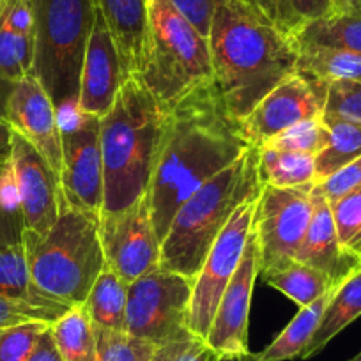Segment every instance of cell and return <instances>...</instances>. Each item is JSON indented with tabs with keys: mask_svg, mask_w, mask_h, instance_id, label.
<instances>
[{
	"mask_svg": "<svg viewBox=\"0 0 361 361\" xmlns=\"http://www.w3.org/2000/svg\"><path fill=\"white\" fill-rule=\"evenodd\" d=\"M252 145L232 117L214 82L197 87L170 106L158 166L149 190V211L159 241L173 214L209 179Z\"/></svg>",
	"mask_w": 361,
	"mask_h": 361,
	"instance_id": "obj_1",
	"label": "cell"
},
{
	"mask_svg": "<svg viewBox=\"0 0 361 361\" xmlns=\"http://www.w3.org/2000/svg\"><path fill=\"white\" fill-rule=\"evenodd\" d=\"M207 41L213 82L238 121L296 75V43L248 0H218Z\"/></svg>",
	"mask_w": 361,
	"mask_h": 361,
	"instance_id": "obj_2",
	"label": "cell"
},
{
	"mask_svg": "<svg viewBox=\"0 0 361 361\" xmlns=\"http://www.w3.org/2000/svg\"><path fill=\"white\" fill-rule=\"evenodd\" d=\"M169 116V106L137 75L124 80L112 109L99 119L105 172L102 214L121 213L149 195Z\"/></svg>",
	"mask_w": 361,
	"mask_h": 361,
	"instance_id": "obj_3",
	"label": "cell"
},
{
	"mask_svg": "<svg viewBox=\"0 0 361 361\" xmlns=\"http://www.w3.org/2000/svg\"><path fill=\"white\" fill-rule=\"evenodd\" d=\"M257 163L259 149L250 147L177 209L161 241V269L195 279L234 211L246 200L260 195L262 185Z\"/></svg>",
	"mask_w": 361,
	"mask_h": 361,
	"instance_id": "obj_4",
	"label": "cell"
},
{
	"mask_svg": "<svg viewBox=\"0 0 361 361\" xmlns=\"http://www.w3.org/2000/svg\"><path fill=\"white\" fill-rule=\"evenodd\" d=\"M25 259L34 283L51 300L83 305L106 266L99 220L62 199L59 218L47 234L23 231Z\"/></svg>",
	"mask_w": 361,
	"mask_h": 361,
	"instance_id": "obj_5",
	"label": "cell"
},
{
	"mask_svg": "<svg viewBox=\"0 0 361 361\" xmlns=\"http://www.w3.org/2000/svg\"><path fill=\"white\" fill-rule=\"evenodd\" d=\"M34 18L32 73L55 109L78 106L80 80L96 8L92 0H29Z\"/></svg>",
	"mask_w": 361,
	"mask_h": 361,
	"instance_id": "obj_6",
	"label": "cell"
},
{
	"mask_svg": "<svg viewBox=\"0 0 361 361\" xmlns=\"http://www.w3.org/2000/svg\"><path fill=\"white\" fill-rule=\"evenodd\" d=\"M138 78L165 106L213 82L209 41L170 0L149 2V34Z\"/></svg>",
	"mask_w": 361,
	"mask_h": 361,
	"instance_id": "obj_7",
	"label": "cell"
},
{
	"mask_svg": "<svg viewBox=\"0 0 361 361\" xmlns=\"http://www.w3.org/2000/svg\"><path fill=\"white\" fill-rule=\"evenodd\" d=\"M192 290V279L161 267L128 283V335L156 345L195 336L188 329Z\"/></svg>",
	"mask_w": 361,
	"mask_h": 361,
	"instance_id": "obj_8",
	"label": "cell"
},
{
	"mask_svg": "<svg viewBox=\"0 0 361 361\" xmlns=\"http://www.w3.org/2000/svg\"><path fill=\"white\" fill-rule=\"evenodd\" d=\"M57 114L62 135L61 185L64 199L69 206L99 220L105 199L99 117L83 114L78 106Z\"/></svg>",
	"mask_w": 361,
	"mask_h": 361,
	"instance_id": "obj_9",
	"label": "cell"
},
{
	"mask_svg": "<svg viewBox=\"0 0 361 361\" xmlns=\"http://www.w3.org/2000/svg\"><path fill=\"white\" fill-rule=\"evenodd\" d=\"M314 186H262L253 213V235L257 241L260 273L294 260L312 220Z\"/></svg>",
	"mask_w": 361,
	"mask_h": 361,
	"instance_id": "obj_10",
	"label": "cell"
},
{
	"mask_svg": "<svg viewBox=\"0 0 361 361\" xmlns=\"http://www.w3.org/2000/svg\"><path fill=\"white\" fill-rule=\"evenodd\" d=\"M257 199L246 200L234 211L228 224L211 246L200 271L193 279L188 329L204 342L213 324L218 303L241 262L246 241L252 234Z\"/></svg>",
	"mask_w": 361,
	"mask_h": 361,
	"instance_id": "obj_11",
	"label": "cell"
},
{
	"mask_svg": "<svg viewBox=\"0 0 361 361\" xmlns=\"http://www.w3.org/2000/svg\"><path fill=\"white\" fill-rule=\"evenodd\" d=\"M99 239L106 266L126 283L159 267L161 241L152 224L149 197L121 213L102 214Z\"/></svg>",
	"mask_w": 361,
	"mask_h": 361,
	"instance_id": "obj_12",
	"label": "cell"
},
{
	"mask_svg": "<svg viewBox=\"0 0 361 361\" xmlns=\"http://www.w3.org/2000/svg\"><path fill=\"white\" fill-rule=\"evenodd\" d=\"M326 96L303 76L293 75L271 90L241 121L243 135L252 147H262L269 138L324 114Z\"/></svg>",
	"mask_w": 361,
	"mask_h": 361,
	"instance_id": "obj_13",
	"label": "cell"
},
{
	"mask_svg": "<svg viewBox=\"0 0 361 361\" xmlns=\"http://www.w3.org/2000/svg\"><path fill=\"white\" fill-rule=\"evenodd\" d=\"M11 165L22 200L25 231L47 234L59 218L64 199L61 177L27 138L13 131Z\"/></svg>",
	"mask_w": 361,
	"mask_h": 361,
	"instance_id": "obj_14",
	"label": "cell"
},
{
	"mask_svg": "<svg viewBox=\"0 0 361 361\" xmlns=\"http://www.w3.org/2000/svg\"><path fill=\"white\" fill-rule=\"evenodd\" d=\"M259 273V253H257V241L252 228V234L246 241L241 262H239L234 276L228 282L227 289H225L224 296L218 303L213 324H211L206 338L207 345L220 356H225V354H238V356L250 354V303H252L253 286H255Z\"/></svg>",
	"mask_w": 361,
	"mask_h": 361,
	"instance_id": "obj_15",
	"label": "cell"
},
{
	"mask_svg": "<svg viewBox=\"0 0 361 361\" xmlns=\"http://www.w3.org/2000/svg\"><path fill=\"white\" fill-rule=\"evenodd\" d=\"M6 121L13 131L27 138L47 158L61 177L62 135L59 114L44 87L32 73H27L13 85Z\"/></svg>",
	"mask_w": 361,
	"mask_h": 361,
	"instance_id": "obj_16",
	"label": "cell"
},
{
	"mask_svg": "<svg viewBox=\"0 0 361 361\" xmlns=\"http://www.w3.org/2000/svg\"><path fill=\"white\" fill-rule=\"evenodd\" d=\"M124 82L119 54L105 18L96 9L80 80L78 109L83 114L105 117L112 109Z\"/></svg>",
	"mask_w": 361,
	"mask_h": 361,
	"instance_id": "obj_17",
	"label": "cell"
},
{
	"mask_svg": "<svg viewBox=\"0 0 361 361\" xmlns=\"http://www.w3.org/2000/svg\"><path fill=\"white\" fill-rule=\"evenodd\" d=\"M312 204V220L294 260L322 271L333 283L340 286L353 273L361 269V257L347 252L340 245L329 202L314 188Z\"/></svg>",
	"mask_w": 361,
	"mask_h": 361,
	"instance_id": "obj_18",
	"label": "cell"
},
{
	"mask_svg": "<svg viewBox=\"0 0 361 361\" xmlns=\"http://www.w3.org/2000/svg\"><path fill=\"white\" fill-rule=\"evenodd\" d=\"M105 18L119 54L124 80L138 75L144 66L149 34L147 0H92Z\"/></svg>",
	"mask_w": 361,
	"mask_h": 361,
	"instance_id": "obj_19",
	"label": "cell"
},
{
	"mask_svg": "<svg viewBox=\"0 0 361 361\" xmlns=\"http://www.w3.org/2000/svg\"><path fill=\"white\" fill-rule=\"evenodd\" d=\"M298 48H333L361 55V0L345 11L308 23L293 37Z\"/></svg>",
	"mask_w": 361,
	"mask_h": 361,
	"instance_id": "obj_20",
	"label": "cell"
},
{
	"mask_svg": "<svg viewBox=\"0 0 361 361\" xmlns=\"http://www.w3.org/2000/svg\"><path fill=\"white\" fill-rule=\"evenodd\" d=\"M296 75L326 96L331 83H361V55L333 48H298Z\"/></svg>",
	"mask_w": 361,
	"mask_h": 361,
	"instance_id": "obj_21",
	"label": "cell"
},
{
	"mask_svg": "<svg viewBox=\"0 0 361 361\" xmlns=\"http://www.w3.org/2000/svg\"><path fill=\"white\" fill-rule=\"evenodd\" d=\"M0 298L36 305L61 314H66L71 308L69 305L51 300L34 283L23 243L0 246Z\"/></svg>",
	"mask_w": 361,
	"mask_h": 361,
	"instance_id": "obj_22",
	"label": "cell"
},
{
	"mask_svg": "<svg viewBox=\"0 0 361 361\" xmlns=\"http://www.w3.org/2000/svg\"><path fill=\"white\" fill-rule=\"evenodd\" d=\"M361 315V269L343 280L333 293L317 331L314 333L312 340L305 350L301 353V360L315 356L321 353L342 329H345L350 322L356 321Z\"/></svg>",
	"mask_w": 361,
	"mask_h": 361,
	"instance_id": "obj_23",
	"label": "cell"
},
{
	"mask_svg": "<svg viewBox=\"0 0 361 361\" xmlns=\"http://www.w3.org/2000/svg\"><path fill=\"white\" fill-rule=\"evenodd\" d=\"M126 305L128 283L105 266L82 307L96 329L126 333Z\"/></svg>",
	"mask_w": 361,
	"mask_h": 361,
	"instance_id": "obj_24",
	"label": "cell"
},
{
	"mask_svg": "<svg viewBox=\"0 0 361 361\" xmlns=\"http://www.w3.org/2000/svg\"><path fill=\"white\" fill-rule=\"evenodd\" d=\"M338 287V286H336ZM335 287V289H336ZM335 289L326 293L324 296L319 298L314 303L307 305V307L300 308L296 317L287 324V328L276 336L269 345L260 353L253 354L255 361H289L294 357H300L305 347L312 340L314 333L317 331L319 322H321L322 314H324L326 307H328L329 300H331Z\"/></svg>",
	"mask_w": 361,
	"mask_h": 361,
	"instance_id": "obj_25",
	"label": "cell"
},
{
	"mask_svg": "<svg viewBox=\"0 0 361 361\" xmlns=\"http://www.w3.org/2000/svg\"><path fill=\"white\" fill-rule=\"evenodd\" d=\"M260 275L267 286L286 294L300 308L314 303L336 287V283H333L322 271L298 262V260H289L286 264L271 267V269L262 271Z\"/></svg>",
	"mask_w": 361,
	"mask_h": 361,
	"instance_id": "obj_26",
	"label": "cell"
},
{
	"mask_svg": "<svg viewBox=\"0 0 361 361\" xmlns=\"http://www.w3.org/2000/svg\"><path fill=\"white\" fill-rule=\"evenodd\" d=\"M260 185L276 188H301L315 185V156L303 152L259 147Z\"/></svg>",
	"mask_w": 361,
	"mask_h": 361,
	"instance_id": "obj_27",
	"label": "cell"
},
{
	"mask_svg": "<svg viewBox=\"0 0 361 361\" xmlns=\"http://www.w3.org/2000/svg\"><path fill=\"white\" fill-rule=\"evenodd\" d=\"M329 142L315 156V185L328 179L361 156V123L345 117H322Z\"/></svg>",
	"mask_w": 361,
	"mask_h": 361,
	"instance_id": "obj_28",
	"label": "cell"
},
{
	"mask_svg": "<svg viewBox=\"0 0 361 361\" xmlns=\"http://www.w3.org/2000/svg\"><path fill=\"white\" fill-rule=\"evenodd\" d=\"M62 361H96L98 338L82 305L71 307L50 326Z\"/></svg>",
	"mask_w": 361,
	"mask_h": 361,
	"instance_id": "obj_29",
	"label": "cell"
},
{
	"mask_svg": "<svg viewBox=\"0 0 361 361\" xmlns=\"http://www.w3.org/2000/svg\"><path fill=\"white\" fill-rule=\"evenodd\" d=\"M4 4L0 8V76L16 83L32 69L34 36H20L9 27Z\"/></svg>",
	"mask_w": 361,
	"mask_h": 361,
	"instance_id": "obj_30",
	"label": "cell"
},
{
	"mask_svg": "<svg viewBox=\"0 0 361 361\" xmlns=\"http://www.w3.org/2000/svg\"><path fill=\"white\" fill-rule=\"evenodd\" d=\"M329 142V130L324 119H310L282 131L276 137L269 138L262 147L280 149V151L303 152V154L317 156Z\"/></svg>",
	"mask_w": 361,
	"mask_h": 361,
	"instance_id": "obj_31",
	"label": "cell"
},
{
	"mask_svg": "<svg viewBox=\"0 0 361 361\" xmlns=\"http://www.w3.org/2000/svg\"><path fill=\"white\" fill-rule=\"evenodd\" d=\"M329 207L340 245L361 257V186L329 202Z\"/></svg>",
	"mask_w": 361,
	"mask_h": 361,
	"instance_id": "obj_32",
	"label": "cell"
},
{
	"mask_svg": "<svg viewBox=\"0 0 361 361\" xmlns=\"http://www.w3.org/2000/svg\"><path fill=\"white\" fill-rule=\"evenodd\" d=\"M335 11L331 0H276L275 25L293 39L308 23Z\"/></svg>",
	"mask_w": 361,
	"mask_h": 361,
	"instance_id": "obj_33",
	"label": "cell"
},
{
	"mask_svg": "<svg viewBox=\"0 0 361 361\" xmlns=\"http://www.w3.org/2000/svg\"><path fill=\"white\" fill-rule=\"evenodd\" d=\"M96 329V328H94ZM98 356L96 361H151L156 343L137 338L128 333L96 329Z\"/></svg>",
	"mask_w": 361,
	"mask_h": 361,
	"instance_id": "obj_34",
	"label": "cell"
},
{
	"mask_svg": "<svg viewBox=\"0 0 361 361\" xmlns=\"http://www.w3.org/2000/svg\"><path fill=\"white\" fill-rule=\"evenodd\" d=\"M50 322L30 321L0 328V361H27Z\"/></svg>",
	"mask_w": 361,
	"mask_h": 361,
	"instance_id": "obj_35",
	"label": "cell"
},
{
	"mask_svg": "<svg viewBox=\"0 0 361 361\" xmlns=\"http://www.w3.org/2000/svg\"><path fill=\"white\" fill-rule=\"evenodd\" d=\"M322 117H345L361 123V83L336 82L328 85Z\"/></svg>",
	"mask_w": 361,
	"mask_h": 361,
	"instance_id": "obj_36",
	"label": "cell"
},
{
	"mask_svg": "<svg viewBox=\"0 0 361 361\" xmlns=\"http://www.w3.org/2000/svg\"><path fill=\"white\" fill-rule=\"evenodd\" d=\"M61 315V312L48 310V308L36 307V305L22 303V301H13L0 298V328L13 324H22L30 321H43L54 324Z\"/></svg>",
	"mask_w": 361,
	"mask_h": 361,
	"instance_id": "obj_37",
	"label": "cell"
},
{
	"mask_svg": "<svg viewBox=\"0 0 361 361\" xmlns=\"http://www.w3.org/2000/svg\"><path fill=\"white\" fill-rule=\"evenodd\" d=\"M361 186V156L338 170L336 173L329 176L328 179L321 180L314 186L315 192L321 193L328 202L340 199L345 193L353 192V190L360 188Z\"/></svg>",
	"mask_w": 361,
	"mask_h": 361,
	"instance_id": "obj_38",
	"label": "cell"
},
{
	"mask_svg": "<svg viewBox=\"0 0 361 361\" xmlns=\"http://www.w3.org/2000/svg\"><path fill=\"white\" fill-rule=\"evenodd\" d=\"M173 8L190 20L193 27L202 34L204 37L209 36L211 20H213L214 8L218 0H170Z\"/></svg>",
	"mask_w": 361,
	"mask_h": 361,
	"instance_id": "obj_39",
	"label": "cell"
},
{
	"mask_svg": "<svg viewBox=\"0 0 361 361\" xmlns=\"http://www.w3.org/2000/svg\"><path fill=\"white\" fill-rule=\"evenodd\" d=\"M50 326H48V328L44 329L43 335L39 336L32 354H30V357L27 361H62L57 345H55V340H54V335H51Z\"/></svg>",
	"mask_w": 361,
	"mask_h": 361,
	"instance_id": "obj_40",
	"label": "cell"
},
{
	"mask_svg": "<svg viewBox=\"0 0 361 361\" xmlns=\"http://www.w3.org/2000/svg\"><path fill=\"white\" fill-rule=\"evenodd\" d=\"M13 151V128L8 121H0V163L11 159Z\"/></svg>",
	"mask_w": 361,
	"mask_h": 361,
	"instance_id": "obj_41",
	"label": "cell"
},
{
	"mask_svg": "<svg viewBox=\"0 0 361 361\" xmlns=\"http://www.w3.org/2000/svg\"><path fill=\"white\" fill-rule=\"evenodd\" d=\"M13 85L15 83H9L8 80H4L0 76V121H6L8 117V102H9V94H11Z\"/></svg>",
	"mask_w": 361,
	"mask_h": 361,
	"instance_id": "obj_42",
	"label": "cell"
},
{
	"mask_svg": "<svg viewBox=\"0 0 361 361\" xmlns=\"http://www.w3.org/2000/svg\"><path fill=\"white\" fill-rule=\"evenodd\" d=\"M250 4L255 9H259L266 18L275 23V11H276V0H248Z\"/></svg>",
	"mask_w": 361,
	"mask_h": 361,
	"instance_id": "obj_43",
	"label": "cell"
},
{
	"mask_svg": "<svg viewBox=\"0 0 361 361\" xmlns=\"http://www.w3.org/2000/svg\"><path fill=\"white\" fill-rule=\"evenodd\" d=\"M218 361H255L253 354H245V356H238V354H225V356L218 357Z\"/></svg>",
	"mask_w": 361,
	"mask_h": 361,
	"instance_id": "obj_44",
	"label": "cell"
},
{
	"mask_svg": "<svg viewBox=\"0 0 361 361\" xmlns=\"http://www.w3.org/2000/svg\"><path fill=\"white\" fill-rule=\"evenodd\" d=\"M335 11H345L354 4V0H331Z\"/></svg>",
	"mask_w": 361,
	"mask_h": 361,
	"instance_id": "obj_45",
	"label": "cell"
},
{
	"mask_svg": "<svg viewBox=\"0 0 361 361\" xmlns=\"http://www.w3.org/2000/svg\"><path fill=\"white\" fill-rule=\"evenodd\" d=\"M349 361H361V350H360V353L356 354V356L353 357V360H349Z\"/></svg>",
	"mask_w": 361,
	"mask_h": 361,
	"instance_id": "obj_46",
	"label": "cell"
},
{
	"mask_svg": "<svg viewBox=\"0 0 361 361\" xmlns=\"http://www.w3.org/2000/svg\"><path fill=\"white\" fill-rule=\"evenodd\" d=\"M2 165V163H0ZM0 245H2V232H0Z\"/></svg>",
	"mask_w": 361,
	"mask_h": 361,
	"instance_id": "obj_47",
	"label": "cell"
},
{
	"mask_svg": "<svg viewBox=\"0 0 361 361\" xmlns=\"http://www.w3.org/2000/svg\"><path fill=\"white\" fill-rule=\"evenodd\" d=\"M2 4H4V0H0V8H2Z\"/></svg>",
	"mask_w": 361,
	"mask_h": 361,
	"instance_id": "obj_48",
	"label": "cell"
},
{
	"mask_svg": "<svg viewBox=\"0 0 361 361\" xmlns=\"http://www.w3.org/2000/svg\"><path fill=\"white\" fill-rule=\"evenodd\" d=\"M147 2H152V0H147Z\"/></svg>",
	"mask_w": 361,
	"mask_h": 361,
	"instance_id": "obj_49",
	"label": "cell"
}]
</instances>
